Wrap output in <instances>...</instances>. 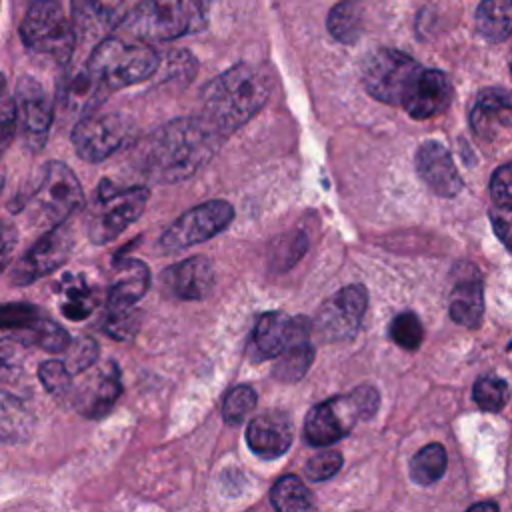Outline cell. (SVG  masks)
Returning a JSON list of instances; mask_svg holds the SVG:
<instances>
[{
    "mask_svg": "<svg viewBox=\"0 0 512 512\" xmlns=\"http://www.w3.org/2000/svg\"><path fill=\"white\" fill-rule=\"evenodd\" d=\"M224 136L200 114L176 118L144 136L132 162L152 182L174 184L194 176L218 152Z\"/></svg>",
    "mask_w": 512,
    "mask_h": 512,
    "instance_id": "cell-1",
    "label": "cell"
},
{
    "mask_svg": "<svg viewBox=\"0 0 512 512\" xmlns=\"http://www.w3.org/2000/svg\"><path fill=\"white\" fill-rule=\"evenodd\" d=\"M270 92L268 72L248 62L234 64L206 84L200 116L226 138L264 108Z\"/></svg>",
    "mask_w": 512,
    "mask_h": 512,
    "instance_id": "cell-2",
    "label": "cell"
},
{
    "mask_svg": "<svg viewBox=\"0 0 512 512\" xmlns=\"http://www.w3.org/2000/svg\"><path fill=\"white\" fill-rule=\"evenodd\" d=\"M210 4L212 0H140L126 12L120 28L144 44L176 40L206 28Z\"/></svg>",
    "mask_w": 512,
    "mask_h": 512,
    "instance_id": "cell-3",
    "label": "cell"
},
{
    "mask_svg": "<svg viewBox=\"0 0 512 512\" xmlns=\"http://www.w3.org/2000/svg\"><path fill=\"white\" fill-rule=\"evenodd\" d=\"M86 66L106 90H116L152 78L160 68V56L140 40L104 38L90 52Z\"/></svg>",
    "mask_w": 512,
    "mask_h": 512,
    "instance_id": "cell-4",
    "label": "cell"
},
{
    "mask_svg": "<svg viewBox=\"0 0 512 512\" xmlns=\"http://www.w3.org/2000/svg\"><path fill=\"white\" fill-rule=\"evenodd\" d=\"M150 198L146 186L118 188L110 180H102L94 204L86 220V234L94 244L116 240L130 224H134Z\"/></svg>",
    "mask_w": 512,
    "mask_h": 512,
    "instance_id": "cell-5",
    "label": "cell"
},
{
    "mask_svg": "<svg viewBox=\"0 0 512 512\" xmlns=\"http://www.w3.org/2000/svg\"><path fill=\"white\" fill-rule=\"evenodd\" d=\"M378 408V392L360 386L354 392L316 404L304 422V436L312 446H330L344 438L360 418H370Z\"/></svg>",
    "mask_w": 512,
    "mask_h": 512,
    "instance_id": "cell-6",
    "label": "cell"
},
{
    "mask_svg": "<svg viewBox=\"0 0 512 512\" xmlns=\"http://www.w3.org/2000/svg\"><path fill=\"white\" fill-rule=\"evenodd\" d=\"M24 46L66 64L74 52L76 32L60 0H32L20 24Z\"/></svg>",
    "mask_w": 512,
    "mask_h": 512,
    "instance_id": "cell-7",
    "label": "cell"
},
{
    "mask_svg": "<svg viewBox=\"0 0 512 512\" xmlns=\"http://www.w3.org/2000/svg\"><path fill=\"white\" fill-rule=\"evenodd\" d=\"M422 70L408 54L378 48L362 64V82L372 98L392 106H404Z\"/></svg>",
    "mask_w": 512,
    "mask_h": 512,
    "instance_id": "cell-8",
    "label": "cell"
},
{
    "mask_svg": "<svg viewBox=\"0 0 512 512\" xmlns=\"http://www.w3.org/2000/svg\"><path fill=\"white\" fill-rule=\"evenodd\" d=\"M84 202L82 186L76 174L60 160L44 164L38 186L32 196V206L42 226L64 224Z\"/></svg>",
    "mask_w": 512,
    "mask_h": 512,
    "instance_id": "cell-9",
    "label": "cell"
},
{
    "mask_svg": "<svg viewBox=\"0 0 512 512\" xmlns=\"http://www.w3.org/2000/svg\"><path fill=\"white\" fill-rule=\"evenodd\" d=\"M134 120L122 112L88 114L72 128L76 154L86 162H102L136 140Z\"/></svg>",
    "mask_w": 512,
    "mask_h": 512,
    "instance_id": "cell-10",
    "label": "cell"
},
{
    "mask_svg": "<svg viewBox=\"0 0 512 512\" xmlns=\"http://www.w3.org/2000/svg\"><path fill=\"white\" fill-rule=\"evenodd\" d=\"M234 220V208L226 200H206L180 214L160 236L158 248L174 254L218 236Z\"/></svg>",
    "mask_w": 512,
    "mask_h": 512,
    "instance_id": "cell-11",
    "label": "cell"
},
{
    "mask_svg": "<svg viewBox=\"0 0 512 512\" xmlns=\"http://www.w3.org/2000/svg\"><path fill=\"white\" fill-rule=\"evenodd\" d=\"M16 108L22 140L30 150H42L54 120V104L44 86L32 76H20L16 84Z\"/></svg>",
    "mask_w": 512,
    "mask_h": 512,
    "instance_id": "cell-12",
    "label": "cell"
},
{
    "mask_svg": "<svg viewBox=\"0 0 512 512\" xmlns=\"http://www.w3.org/2000/svg\"><path fill=\"white\" fill-rule=\"evenodd\" d=\"M72 232L64 224L50 228L12 268V282L18 286L32 284L34 280L60 268L72 254Z\"/></svg>",
    "mask_w": 512,
    "mask_h": 512,
    "instance_id": "cell-13",
    "label": "cell"
},
{
    "mask_svg": "<svg viewBox=\"0 0 512 512\" xmlns=\"http://www.w3.org/2000/svg\"><path fill=\"white\" fill-rule=\"evenodd\" d=\"M368 306L364 286L350 284L324 302L316 316V330L326 340H344L356 334Z\"/></svg>",
    "mask_w": 512,
    "mask_h": 512,
    "instance_id": "cell-14",
    "label": "cell"
},
{
    "mask_svg": "<svg viewBox=\"0 0 512 512\" xmlns=\"http://www.w3.org/2000/svg\"><path fill=\"white\" fill-rule=\"evenodd\" d=\"M470 126L480 140L496 142L512 132V92L504 88H484L470 112Z\"/></svg>",
    "mask_w": 512,
    "mask_h": 512,
    "instance_id": "cell-15",
    "label": "cell"
},
{
    "mask_svg": "<svg viewBox=\"0 0 512 512\" xmlns=\"http://www.w3.org/2000/svg\"><path fill=\"white\" fill-rule=\"evenodd\" d=\"M162 286L180 300H204L216 284V272L206 256H190L166 268L160 276Z\"/></svg>",
    "mask_w": 512,
    "mask_h": 512,
    "instance_id": "cell-16",
    "label": "cell"
},
{
    "mask_svg": "<svg viewBox=\"0 0 512 512\" xmlns=\"http://www.w3.org/2000/svg\"><path fill=\"white\" fill-rule=\"evenodd\" d=\"M416 170L428 188L444 198L456 196L462 188V178L452 162L450 152L436 140L424 142L416 152Z\"/></svg>",
    "mask_w": 512,
    "mask_h": 512,
    "instance_id": "cell-17",
    "label": "cell"
},
{
    "mask_svg": "<svg viewBox=\"0 0 512 512\" xmlns=\"http://www.w3.org/2000/svg\"><path fill=\"white\" fill-rule=\"evenodd\" d=\"M106 96V88L94 78L88 66L74 68L68 72L58 88L56 102L66 116H88L94 114L96 106Z\"/></svg>",
    "mask_w": 512,
    "mask_h": 512,
    "instance_id": "cell-18",
    "label": "cell"
},
{
    "mask_svg": "<svg viewBox=\"0 0 512 512\" xmlns=\"http://www.w3.org/2000/svg\"><path fill=\"white\" fill-rule=\"evenodd\" d=\"M246 442L250 450L264 460L280 458L292 444V424L288 416L280 412L256 416L248 424Z\"/></svg>",
    "mask_w": 512,
    "mask_h": 512,
    "instance_id": "cell-19",
    "label": "cell"
},
{
    "mask_svg": "<svg viewBox=\"0 0 512 512\" xmlns=\"http://www.w3.org/2000/svg\"><path fill=\"white\" fill-rule=\"evenodd\" d=\"M458 272L460 276L450 292V316L460 326L478 328L484 312L480 274L472 264H460Z\"/></svg>",
    "mask_w": 512,
    "mask_h": 512,
    "instance_id": "cell-20",
    "label": "cell"
},
{
    "mask_svg": "<svg viewBox=\"0 0 512 512\" xmlns=\"http://www.w3.org/2000/svg\"><path fill=\"white\" fill-rule=\"evenodd\" d=\"M120 392V370L114 362H108L102 370L84 382L76 394V408L88 418H100L114 406Z\"/></svg>",
    "mask_w": 512,
    "mask_h": 512,
    "instance_id": "cell-21",
    "label": "cell"
},
{
    "mask_svg": "<svg viewBox=\"0 0 512 512\" xmlns=\"http://www.w3.org/2000/svg\"><path fill=\"white\" fill-rule=\"evenodd\" d=\"M450 104V82L440 70H422L404 110L416 118L426 120L442 114Z\"/></svg>",
    "mask_w": 512,
    "mask_h": 512,
    "instance_id": "cell-22",
    "label": "cell"
},
{
    "mask_svg": "<svg viewBox=\"0 0 512 512\" xmlns=\"http://www.w3.org/2000/svg\"><path fill=\"white\" fill-rule=\"evenodd\" d=\"M314 360V348L310 344V322L302 316L292 320V336L276 358L272 376L282 382L300 380Z\"/></svg>",
    "mask_w": 512,
    "mask_h": 512,
    "instance_id": "cell-23",
    "label": "cell"
},
{
    "mask_svg": "<svg viewBox=\"0 0 512 512\" xmlns=\"http://www.w3.org/2000/svg\"><path fill=\"white\" fill-rule=\"evenodd\" d=\"M150 286V270L142 260L124 258L116 262L108 286L106 308H134Z\"/></svg>",
    "mask_w": 512,
    "mask_h": 512,
    "instance_id": "cell-24",
    "label": "cell"
},
{
    "mask_svg": "<svg viewBox=\"0 0 512 512\" xmlns=\"http://www.w3.org/2000/svg\"><path fill=\"white\" fill-rule=\"evenodd\" d=\"M126 14L114 0H72V26L82 38H100L122 24Z\"/></svg>",
    "mask_w": 512,
    "mask_h": 512,
    "instance_id": "cell-25",
    "label": "cell"
},
{
    "mask_svg": "<svg viewBox=\"0 0 512 512\" xmlns=\"http://www.w3.org/2000/svg\"><path fill=\"white\" fill-rule=\"evenodd\" d=\"M292 320L284 312L262 314L252 332L250 356L254 360L278 358L292 336Z\"/></svg>",
    "mask_w": 512,
    "mask_h": 512,
    "instance_id": "cell-26",
    "label": "cell"
},
{
    "mask_svg": "<svg viewBox=\"0 0 512 512\" xmlns=\"http://www.w3.org/2000/svg\"><path fill=\"white\" fill-rule=\"evenodd\" d=\"M32 428L34 416L28 406L14 394L0 390V442H24L30 436Z\"/></svg>",
    "mask_w": 512,
    "mask_h": 512,
    "instance_id": "cell-27",
    "label": "cell"
},
{
    "mask_svg": "<svg viewBox=\"0 0 512 512\" xmlns=\"http://www.w3.org/2000/svg\"><path fill=\"white\" fill-rule=\"evenodd\" d=\"M478 32L490 42H502L512 34V0H482L476 10Z\"/></svg>",
    "mask_w": 512,
    "mask_h": 512,
    "instance_id": "cell-28",
    "label": "cell"
},
{
    "mask_svg": "<svg viewBox=\"0 0 512 512\" xmlns=\"http://www.w3.org/2000/svg\"><path fill=\"white\" fill-rule=\"evenodd\" d=\"M276 512H314V498L308 486L294 474L282 476L270 492Z\"/></svg>",
    "mask_w": 512,
    "mask_h": 512,
    "instance_id": "cell-29",
    "label": "cell"
},
{
    "mask_svg": "<svg viewBox=\"0 0 512 512\" xmlns=\"http://www.w3.org/2000/svg\"><path fill=\"white\" fill-rule=\"evenodd\" d=\"M326 26H328V32L332 34V38H336L338 42H344V44H352L360 38L362 28H364L362 8L352 0L338 2L330 10Z\"/></svg>",
    "mask_w": 512,
    "mask_h": 512,
    "instance_id": "cell-30",
    "label": "cell"
},
{
    "mask_svg": "<svg viewBox=\"0 0 512 512\" xmlns=\"http://www.w3.org/2000/svg\"><path fill=\"white\" fill-rule=\"evenodd\" d=\"M10 338H14L20 344L40 346L42 350H48V352H66L72 342L70 334L60 324L48 318H40L34 326H30L28 330L16 332Z\"/></svg>",
    "mask_w": 512,
    "mask_h": 512,
    "instance_id": "cell-31",
    "label": "cell"
},
{
    "mask_svg": "<svg viewBox=\"0 0 512 512\" xmlns=\"http://www.w3.org/2000/svg\"><path fill=\"white\" fill-rule=\"evenodd\" d=\"M96 304V296L94 290L90 288V284L80 278V276H72L66 278V282L62 284V314L70 320H84L92 314Z\"/></svg>",
    "mask_w": 512,
    "mask_h": 512,
    "instance_id": "cell-32",
    "label": "cell"
},
{
    "mask_svg": "<svg viewBox=\"0 0 512 512\" xmlns=\"http://www.w3.org/2000/svg\"><path fill=\"white\" fill-rule=\"evenodd\" d=\"M308 248V238L304 232L296 230V232H288L284 236H278L268 250V264L278 270L284 272L288 268H292L306 252Z\"/></svg>",
    "mask_w": 512,
    "mask_h": 512,
    "instance_id": "cell-33",
    "label": "cell"
},
{
    "mask_svg": "<svg viewBox=\"0 0 512 512\" xmlns=\"http://www.w3.org/2000/svg\"><path fill=\"white\" fill-rule=\"evenodd\" d=\"M446 470V452L440 444L424 446L410 464V476L418 484L436 482Z\"/></svg>",
    "mask_w": 512,
    "mask_h": 512,
    "instance_id": "cell-34",
    "label": "cell"
},
{
    "mask_svg": "<svg viewBox=\"0 0 512 512\" xmlns=\"http://www.w3.org/2000/svg\"><path fill=\"white\" fill-rule=\"evenodd\" d=\"M510 398L508 384L498 376H482L474 384V400L482 410L498 412Z\"/></svg>",
    "mask_w": 512,
    "mask_h": 512,
    "instance_id": "cell-35",
    "label": "cell"
},
{
    "mask_svg": "<svg viewBox=\"0 0 512 512\" xmlns=\"http://www.w3.org/2000/svg\"><path fill=\"white\" fill-rule=\"evenodd\" d=\"M140 328V312L134 308H106V316L102 320V330L116 338L128 340L136 336Z\"/></svg>",
    "mask_w": 512,
    "mask_h": 512,
    "instance_id": "cell-36",
    "label": "cell"
},
{
    "mask_svg": "<svg viewBox=\"0 0 512 512\" xmlns=\"http://www.w3.org/2000/svg\"><path fill=\"white\" fill-rule=\"evenodd\" d=\"M40 312L36 306L28 302H8L0 304V330L22 332L34 326L40 320Z\"/></svg>",
    "mask_w": 512,
    "mask_h": 512,
    "instance_id": "cell-37",
    "label": "cell"
},
{
    "mask_svg": "<svg viewBox=\"0 0 512 512\" xmlns=\"http://www.w3.org/2000/svg\"><path fill=\"white\" fill-rule=\"evenodd\" d=\"M422 324L414 312L398 314L390 324V338L404 350H416L422 344Z\"/></svg>",
    "mask_w": 512,
    "mask_h": 512,
    "instance_id": "cell-38",
    "label": "cell"
},
{
    "mask_svg": "<svg viewBox=\"0 0 512 512\" xmlns=\"http://www.w3.org/2000/svg\"><path fill=\"white\" fill-rule=\"evenodd\" d=\"M98 360V344L90 336H76L72 338L68 350H66V368L70 374H82L84 370L92 368V364Z\"/></svg>",
    "mask_w": 512,
    "mask_h": 512,
    "instance_id": "cell-39",
    "label": "cell"
},
{
    "mask_svg": "<svg viewBox=\"0 0 512 512\" xmlns=\"http://www.w3.org/2000/svg\"><path fill=\"white\" fill-rule=\"evenodd\" d=\"M256 406V392L248 384H240L232 388L224 400L222 414L228 424H238L242 422Z\"/></svg>",
    "mask_w": 512,
    "mask_h": 512,
    "instance_id": "cell-40",
    "label": "cell"
},
{
    "mask_svg": "<svg viewBox=\"0 0 512 512\" xmlns=\"http://www.w3.org/2000/svg\"><path fill=\"white\" fill-rule=\"evenodd\" d=\"M18 126V108H16V98L10 96L6 88V78L0 72V158L8 144L12 142Z\"/></svg>",
    "mask_w": 512,
    "mask_h": 512,
    "instance_id": "cell-41",
    "label": "cell"
},
{
    "mask_svg": "<svg viewBox=\"0 0 512 512\" xmlns=\"http://www.w3.org/2000/svg\"><path fill=\"white\" fill-rule=\"evenodd\" d=\"M38 378L44 388L54 396H64L72 388V374L60 360H46L38 368Z\"/></svg>",
    "mask_w": 512,
    "mask_h": 512,
    "instance_id": "cell-42",
    "label": "cell"
},
{
    "mask_svg": "<svg viewBox=\"0 0 512 512\" xmlns=\"http://www.w3.org/2000/svg\"><path fill=\"white\" fill-rule=\"evenodd\" d=\"M342 466V456L336 450H322L318 454H314L308 462H306V478L314 480V482H322L328 480L330 476H334Z\"/></svg>",
    "mask_w": 512,
    "mask_h": 512,
    "instance_id": "cell-43",
    "label": "cell"
},
{
    "mask_svg": "<svg viewBox=\"0 0 512 512\" xmlns=\"http://www.w3.org/2000/svg\"><path fill=\"white\" fill-rule=\"evenodd\" d=\"M20 374V342L14 338L0 340V382H14Z\"/></svg>",
    "mask_w": 512,
    "mask_h": 512,
    "instance_id": "cell-44",
    "label": "cell"
},
{
    "mask_svg": "<svg viewBox=\"0 0 512 512\" xmlns=\"http://www.w3.org/2000/svg\"><path fill=\"white\" fill-rule=\"evenodd\" d=\"M490 222L498 240L512 252V204H500L492 208Z\"/></svg>",
    "mask_w": 512,
    "mask_h": 512,
    "instance_id": "cell-45",
    "label": "cell"
},
{
    "mask_svg": "<svg viewBox=\"0 0 512 512\" xmlns=\"http://www.w3.org/2000/svg\"><path fill=\"white\" fill-rule=\"evenodd\" d=\"M194 70H196V60L192 58L190 52L174 50L168 54V62H166L168 78H178L182 82H188L194 76Z\"/></svg>",
    "mask_w": 512,
    "mask_h": 512,
    "instance_id": "cell-46",
    "label": "cell"
},
{
    "mask_svg": "<svg viewBox=\"0 0 512 512\" xmlns=\"http://www.w3.org/2000/svg\"><path fill=\"white\" fill-rule=\"evenodd\" d=\"M490 194L494 202L512 204V162L500 166L490 180Z\"/></svg>",
    "mask_w": 512,
    "mask_h": 512,
    "instance_id": "cell-47",
    "label": "cell"
},
{
    "mask_svg": "<svg viewBox=\"0 0 512 512\" xmlns=\"http://www.w3.org/2000/svg\"><path fill=\"white\" fill-rule=\"evenodd\" d=\"M16 240H18L16 226L10 220H0V274L10 264V256L14 252Z\"/></svg>",
    "mask_w": 512,
    "mask_h": 512,
    "instance_id": "cell-48",
    "label": "cell"
},
{
    "mask_svg": "<svg viewBox=\"0 0 512 512\" xmlns=\"http://www.w3.org/2000/svg\"><path fill=\"white\" fill-rule=\"evenodd\" d=\"M466 512H498V506L494 502H478L470 506Z\"/></svg>",
    "mask_w": 512,
    "mask_h": 512,
    "instance_id": "cell-49",
    "label": "cell"
},
{
    "mask_svg": "<svg viewBox=\"0 0 512 512\" xmlns=\"http://www.w3.org/2000/svg\"><path fill=\"white\" fill-rule=\"evenodd\" d=\"M2 188H4V168L0 164V192H2Z\"/></svg>",
    "mask_w": 512,
    "mask_h": 512,
    "instance_id": "cell-50",
    "label": "cell"
},
{
    "mask_svg": "<svg viewBox=\"0 0 512 512\" xmlns=\"http://www.w3.org/2000/svg\"><path fill=\"white\" fill-rule=\"evenodd\" d=\"M28 2H32V0H28Z\"/></svg>",
    "mask_w": 512,
    "mask_h": 512,
    "instance_id": "cell-51",
    "label": "cell"
}]
</instances>
